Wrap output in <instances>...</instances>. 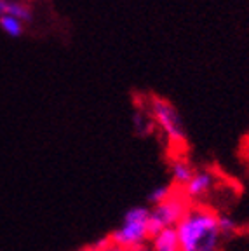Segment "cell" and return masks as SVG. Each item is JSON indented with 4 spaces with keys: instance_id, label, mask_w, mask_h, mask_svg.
Wrapping results in <instances>:
<instances>
[{
    "instance_id": "7c38bea8",
    "label": "cell",
    "mask_w": 249,
    "mask_h": 251,
    "mask_svg": "<svg viewBox=\"0 0 249 251\" xmlns=\"http://www.w3.org/2000/svg\"><path fill=\"white\" fill-rule=\"evenodd\" d=\"M134 124H136L138 133H141V134H148L153 129V122H152L150 114H148L147 106H145L143 110H138L136 114H134Z\"/></svg>"
},
{
    "instance_id": "4fadbf2b",
    "label": "cell",
    "mask_w": 249,
    "mask_h": 251,
    "mask_svg": "<svg viewBox=\"0 0 249 251\" xmlns=\"http://www.w3.org/2000/svg\"><path fill=\"white\" fill-rule=\"evenodd\" d=\"M89 251H127V250H124V248H121L115 243H112V239L106 235L105 239H101L100 243H96Z\"/></svg>"
},
{
    "instance_id": "8992f818",
    "label": "cell",
    "mask_w": 249,
    "mask_h": 251,
    "mask_svg": "<svg viewBox=\"0 0 249 251\" xmlns=\"http://www.w3.org/2000/svg\"><path fill=\"white\" fill-rule=\"evenodd\" d=\"M141 251H179L176 228L169 227L157 232L155 235H152L148 239V243L145 246H141Z\"/></svg>"
},
{
    "instance_id": "9c48e42d",
    "label": "cell",
    "mask_w": 249,
    "mask_h": 251,
    "mask_svg": "<svg viewBox=\"0 0 249 251\" xmlns=\"http://www.w3.org/2000/svg\"><path fill=\"white\" fill-rule=\"evenodd\" d=\"M0 28L9 37H21L25 31V23L21 20H18V18H14V16L2 14L0 16Z\"/></svg>"
},
{
    "instance_id": "8fae6325",
    "label": "cell",
    "mask_w": 249,
    "mask_h": 251,
    "mask_svg": "<svg viewBox=\"0 0 249 251\" xmlns=\"http://www.w3.org/2000/svg\"><path fill=\"white\" fill-rule=\"evenodd\" d=\"M218 227L223 235V239H225V237H230V235L237 234L239 225L230 215H226V213H218Z\"/></svg>"
},
{
    "instance_id": "52a82bcc",
    "label": "cell",
    "mask_w": 249,
    "mask_h": 251,
    "mask_svg": "<svg viewBox=\"0 0 249 251\" xmlns=\"http://www.w3.org/2000/svg\"><path fill=\"white\" fill-rule=\"evenodd\" d=\"M195 168L185 157H174L171 161V181L174 187L183 188L194 176Z\"/></svg>"
},
{
    "instance_id": "5b68a950",
    "label": "cell",
    "mask_w": 249,
    "mask_h": 251,
    "mask_svg": "<svg viewBox=\"0 0 249 251\" xmlns=\"http://www.w3.org/2000/svg\"><path fill=\"white\" fill-rule=\"evenodd\" d=\"M214 185H216V175H214V171H211L207 168H200V169L195 168L194 176L181 188V192L194 204L209 196L211 190L214 188Z\"/></svg>"
},
{
    "instance_id": "ba28073f",
    "label": "cell",
    "mask_w": 249,
    "mask_h": 251,
    "mask_svg": "<svg viewBox=\"0 0 249 251\" xmlns=\"http://www.w3.org/2000/svg\"><path fill=\"white\" fill-rule=\"evenodd\" d=\"M4 14L14 16L18 20L30 21L31 18V9L28 7L25 2H20V0H4Z\"/></svg>"
},
{
    "instance_id": "5bb4252c",
    "label": "cell",
    "mask_w": 249,
    "mask_h": 251,
    "mask_svg": "<svg viewBox=\"0 0 249 251\" xmlns=\"http://www.w3.org/2000/svg\"><path fill=\"white\" fill-rule=\"evenodd\" d=\"M131 251H141V248H138V250H131Z\"/></svg>"
},
{
    "instance_id": "30bf717a",
    "label": "cell",
    "mask_w": 249,
    "mask_h": 251,
    "mask_svg": "<svg viewBox=\"0 0 249 251\" xmlns=\"http://www.w3.org/2000/svg\"><path fill=\"white\" fill-rule=\"evenodd\" d=\"M174 185L169 183V185H159V187H155L153 190H150V194L147 196V202L150 204V206H155V204H160L164 202L166 199H169L171 197V194L174 192Z\"/></svg>"
},
{
    "instance_id": "3957f363",
    "label": "cell",
    "mask_w": 249,
    "mask_h": 251,
    "mask_svg": "<svg viewBox=\"0 0 249 251\" xmlns=\"http://www.w3.org/2000/svg\"><path fill=\"white\" fill-rule=\"evenodd\" d=\"M190 206L192 202L185 197V194L181 192V188L176 187L169 199H166L160 204H155V206H150L148 235L152 237V235H155L157 232L164 230V228L176 227Z\"/></svg>"
},
{
    "instance_id": "7a4b0ae2",
    "label": "cell",
    "mask_w": 249,
    "mask_h": 251,
    "mask_svg": "<svg viewBox=\"0 0 249 251\" xmlns=\"http://www.w3.org/2000/svg\"><path fill=\"white\" fill-rule=\"evenodd\" d=\"M147 110L150 117H152L153 126L164 134V138L173 147L181 149L187 143L185 122L181 119V115H179L178 108L169 100L162 98V96H150Z\"/></svg>"
},
{
    "instance_id": "277c9868",
    "label": "cell",
    "mask_w": 249,
    "mask_h": 251,
    "mask_svg": "<svg viewBox=\"0 0 249 251\" xmlns=\"http://www.w3.org/2000/svg\"><path fill=\"white\" fill-rule=\"evenodd\" d=\"M112 243L117 246L124 248V250H138V248L145 246L150 239L148 235V222H129V220H122V224L119 228L108 235Z\"/></svg>"
},
{
    "instance_id": "6da1fadb",
    "label": "cell",
    "mask_w": 249,
    "mask_h": 251,
    "mask_svg": "<svg viewBox=\"0 0 249 251\" xmlns=\"http://www.w3.org/2000/svg\"><path fill=\"white\" fill-rule=\"evenodd\" d=\"M174 228L179 251H220L223 235L218 227V213L207 206L192 204Z\"/></svg>"
}]
</instances>
